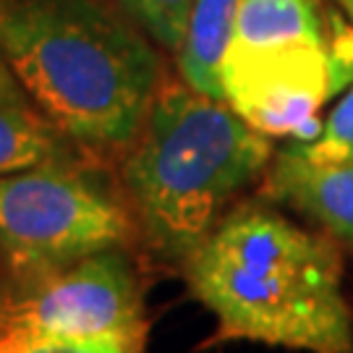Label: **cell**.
Returning <instances> with one entry per match:
<instances>
[{
  "label": "cell",
  "instance_id": "4",
  "mask_svg": "<svg viewBox=\"0 0 353 353\" xmlns=\"http://www.w3.org/2000/svg\"><path fill=\"white\" fill-rule=\"evenodd\" d=\"M134 230L110 191L58 160L0 178V265L16 293L84 256L126 246Z\"/></svg>",
  "mask_w": 353,
  "mask_h": 353
},
{
  "label": "cell",
  "instance_id": "15",
  "mask_svg": "<svg viewBox=\"0 0 353 353\" xmlns=\"http://www.w3.org/2000/svg\"><path fill=\"white\" fill-rule=\"evenodd\" d=\"M332 3L341 8L343 16H345V19H348V21L353 24V0H332Z\"/></svg>",
  "mask_w": 353,
  "mask_h": 353
},
{
  "label": "cell",
  "instance_id": "16",
  "mask_svg": "<svg viewBox=\"0 0 353 353\" xmlns=\"http://www.w3.org/2000/svg\"><path fill=\"white\" fill-rule=\"evenodd\" d=\"M6 299H8V288H6V275H3V265H0V312L6 306Z\"/></svg>",
  "mask_w": 353,
  "mask_h": 353
},
{
  "label": "cell",
  "instance_id": "2",
  "mask_svg": "<svg viewBox=\"0 0 353 353\" xmlns=\"http://www.w3.org/2000/svg\"><path fill=\"white\" fill-rule=\"evenodd\" d=\"M141 26L102 0H0V55L29 102L89 150H128L163 65Z\"/></svg>",
  "mask_w": 353,
  "mask_h": 353
},
{
  "label": "cell",
  "instance_id": "14",
  "mask_svg": "<svg viewBox=\"0 0 353 353\" xmlns=\"http://www.w3.org/2000/svg\"><path fill=\"white\" fill-rule=\"evenodd\" d=\"M0 100H29L8 63L3 61V55H0Z\"/></svg>",
  "mask_w": 353,
  "mask_h": 353
},
{
  "label": "cell",
  "instance_id": "10",
  "mask_svg": "<svg viewBox=\"0 0 353 353\" xmlns=\"http://www.w3.org/2000/svg\"><path fill=\"white\" fill-rule=\"evenodd\" d=\"M61 131L26 100H0V178L61 157Z\"/></svg>",
  "mask_w": 353,
  "mask_h": 353
},
{
  "label": "cell",
  "instance_id": "9",
  "mask_svg": "<svg viewBox=\"0 0 353 353\" xmlns=\"http://www.w3.org/2000/svg\"><path fill=\"white\" fill-rule=\"evenodd\" d=\"M241 0H194L178 48V71L191 89L223 97V63L233 42Z\"/></svg>",
  "mask_w": 353,
  "mask_h": 353
},
{
  "label": "cell",
  "instance_id": "5",
  "mask_svg": "<svg viewBox=\"0 0 353 353\" xmlns=\"http://www.w3.org/2000/svg\"><path fill=\"white\" fill-rule=\"evenodd\" d=\"M353 81V24L332 13L330 45L228 52L223 97L265 137L309 141L322 131L319 110Z\"/></svg>",
  "mask_w": 353,
  "mask_h": 353
},
{
  "label": "cell",
  "instance_id": "3",
  "mask_svg": "<svg viewBox=\"0 0 353 353\" xmlns=\"http://www.w3.org/2000/svg\"><path fill=\"white\" fill-rule=\"evenodd\" d=\"M272 157L225 100L160 81L139 137L123 160V183L141 236L160 259L186 265L225 210Z\"/></svg>",
  "mask_w": 353,
  "mask_h": 353
},
{
  "label": "cell",
  "instance_id": "6",
  "mask_svg": "<svg viewBox=\"0 0 353 353\" xmlns=\"http://www.w3.org/2000/svg\"><path fill=\"white\" fill-rule=\"evenodd\" d=\"M0 325L76 338L147 341L139 275L123 246L79 259L58 275L6 299Z\"/></svg>",
  "mask_w": 353,
  "mask_h": 353
},
{
  "label": "cell",
  "instance_id": "8",
  "mask_svg": "<svg viewBox=\"0 0 353 353\" xmlns=\"http://www.w3.org/2000/svg\"><path fill=\"white\" fill-rule=\"evenodd\" d=\"M330 34L322 0H241L228 52L330 45Z\"/></svg>",
  "mask_w": 353,
  "mask_h": 353
},
{
  "label": "cell",
  "instance_id": "12",
  "mask_svg": "<svg viewBox=\"0 0 353 353\" xmlns=\"http://www.w3.org/2000/svg\"><path fill=\"white\" fill-rule=\"evenodd\" d=\"M168 50L181 48V39L189 24V11L194 0H110Z\"/></svg>",
  "mask_w": 353,
  "mask_h": 353
},
{
  "label": "cell",
  "instance_id": "1",
  "mask_svg": "<svg viewBox=\"0 0 353 353\" xmlns=\"http://www.w3.org/2000/svg\"><path fill=\"white\" fill-rule=\"evenodd\" d=\"M194 299L217 319L212 343L353 353L341 241L259 202L233 207L183 265Z\"/></svg>",
  "mask_w": 353,
  "mask_h": 353
},
{
  "label": "cell",
  "instance_id": "13",
  "mask_svg": "<svg viewBox=\"0 0 353 353\" xmlns=\"http://www.w3.org/2000/svg\"><path fill=\"white\" fill-rule=\"evenodd\" d=\"M92 345L94 338L0 325V353H92Z\"/></svg>",
  "mask_w": 353,
  "mask_h": 353
},
{
  "label": "cell",
  "instance_id": "11",
  "mask_svg": "<svg viewBox=\"0 0 353 353\" xmlns=\"http://www.w3.org/2000/svg\"><path fill=\"white\" fill-rule=\"evenodd\" d=\"M290 160L309 168H345L353 165V87L332 108L322 131L309 141H293L283 150Z\"/></svg>",
  "mask_w": 353,
  "mask_h": 353
},
{
  "label": "cell",
  "instance_id": "7",
  "mask_svg": "<svg viewBox=\"0 0 353 353\" xmlns=\"http://www.w3.org/2000/svg\"><path fill=\"white\" fill-rule=\"evenodd\" d=\"M267 196L296 207L353 249V165L309 168L278 154L267 176Z\"/></svg>",
  "mask_w": 353,
  "mask_h": 353
}]
</instances>
